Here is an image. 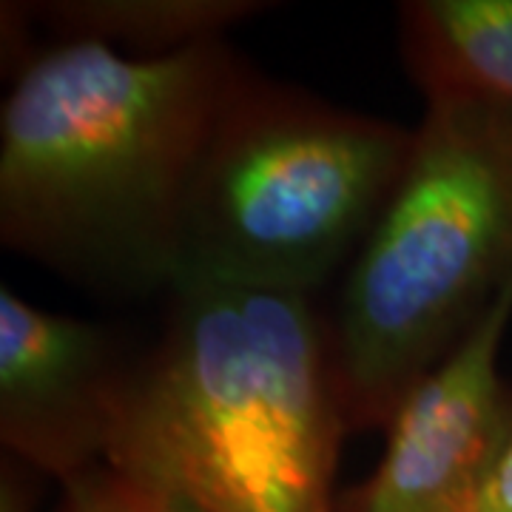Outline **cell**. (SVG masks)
I'll return each instance as SVG.
<instances>
[{
    "mask_svg": "<svg viewBox=\"0 0 512 512\" xmlns=\"http://www.w3.org/2000/svg\"><path fill=\"white\" fill-rule=\"evenodd\" d=\"M245 69L228 40L154 60L37 49L0 106L3 248L94 296L171 291L191 183Z\"/></svg>",
    "mask_w": 512,
    "mask_h": 512,
    "instance_id": "6da1fadb",
    "label": "cell"
},
{
    "mask_svg": "<svg viewBox=\"0 0 512 512\" xmlns=\"http://www.w3.org/2000/svg\"><path fill=\"white\" fill-rule=\"evenodd\" d=\"M348 433L313 293L180 276L128 373L106 464L202 512H328Z\"/></svg>",
    "mask_w": 512,
    "mask_h": 512,
    "instance_id": "7a4b0ae2",
    "label": "cell"
},
{
    "mask_svg": "<svg viewBox=\"0 0 512 512\" xmlns=\"http://www.w3.org/2000/svg\"><path fill=\"white\" fill-rule=\"evenodd\" d=\"M512 291V106L424 103L402 177L350 262L330 345L350 433L384 430L407 390Z\"/></svg>",
    "mask_w": 512,
    "mask_h": 512,
    "instance_id": "3957f363",
    "label": "cell"
},
{
    "mask_svg": "<svg viewBox=\"0 0 512 512\" xmlns=\"http://www.w3.org/2000/svg\"><path fill=\"white\" fill-rule=\"evenodd\" d=\"M410 148L413 128L248 63L191 183L180 276L316 296L365 245Z\"/></svg>",
    "mask_w": 512,
    "mask_h": 512,
    "instance_id": "277c9868",
    "label": "cell"
},
{
    "mask_svg": "<svg viewBox=\"0 0 512 512\" xmlns=\"http://www.w3.org/2000/svg\"><path fill=\"white\" fill-rule=\"evenodd\" d=\"M512 291L439 367L407 390L390 416L370 476L336 490L328 512H467L512 436V382L501 345Z\"/></svg>",
    "mask_w": 512,
    "mask_h": 512,
    "instance_id": "5b68a950",
    "label": "cell"
},
{
    "mask_svg": "<svg viewBox=\"0 0 512 512\" xmlns=\"http://www.w3.org/2000/svg\"><path fill=\"white\" fill-rule=\"evenodd\" d=\"M143 342L0 288V453L60 484L106 461Z\"/></svg>",
    "mask_w": 512,
    "mask_h": 512,
    "instance_id": "8992f818",
    "label": "cell"
},
{
    "mask_svg": "<svg viewBox=\"0 0 512 512\" xmlns=\"http://www.w3.org/2000/svg\"><path fill=\"white\" fill-rule=\"evenodd\" d=\"M396 43L424 103L484 97L512 106V0H404Z\"/></svg>",
    "mask_w": 512,
    "mask_h": 512,
    "instance_id": "52a82bcc",
    "label": "cell"
},
{
    "mask_svg": "<svg viewBox=\"0 0 512 512\" xmlns=\"http://www.w3.org/2000/svg\"><path fill=\"white\" fill-rule=\"evenodd\" d=\"M276 3L262 0H37L26 3L49 43L89 40L128 57H171L251 20Z\"/></svg>",
    "mask_w": 512,
    "mask_h": 512,
    "instance_id": "ba28073f",
    "label": "cell"
},
{
    "mask_svg": "<svg viewBox=\"0 0 512 512\" xmlns=\"http://www.w3.org/2000/svg\"><path fill=\"white\" fill-rule=\"evenodd\" d=\"M52 512H202L183 495L123 473L106 461L60 484Z\"/></svg>",
    "mask_w": 512,
    "mask_h": 512,
    "instance_id": "9c48e42d",
    "label": "cell"
},
{
    "mask_svg": "<svg viewBox=\"0 0 512 512\" xmlns=\"http://www.w3.org/2000/svg\"><path fill=\"white\" fill-rule=\"evenodd\" d=\"M46 478L32 464L0 453V512H37Z\"/></svg>",
    "mask_w": 512,
    "mask_h": 512,
    "instance_id": "30bf717a",
    "label": "cell"
},
{
    "mask_svg": "<svg viewBox=\"0 0 512 512\" xmlns=\"http://www.w3.org/2000/svg\"><path fill=\"white\" fill-rule=\"evenodd\" d=\"M467 512H512V436L501 447Z\"/></svg>",
    "mask_w": 512,
    "mask_h": 512,
    "instance_id": "8fae6325",
    "label": "cell"
}]
</instances>
